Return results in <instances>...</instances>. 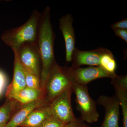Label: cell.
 <instances>
[{"label":"cell","mask_w":127,"mask_h":127,"mask_svg":"<svg viewBox=\"0 0 127 127\" xmlns=\"http://www.w3.org/2000/svg\"></svg>","instance_id":"cell-26"},{"label":"cell","mask_w":127,"mask_h":127,"mask_svg":"<svg viewBox=\"0 0 127 127\" xmlns=\"http://www.w3.org/2000/svg\"><path fill=\"white\" fill-rule=\"evenodd\" d=\"M83 122L81 119L77 118L75 121L66 124L64 127H81L84 124Z\"/></svg>","instance_id":"cell-23"},{"label":"cell","mask_w":127,"mask_h":127,"mask_svg":"<svg viewBox=\"0 0 127 127\" xmlns=\"http://www.w3.org/2000/svg\"><path fill=\"white\" fill-rule=\"evenodd\" d=\"M72 93V88L66 90L57 97L50 104L53 116L65 124L75 121L77 119L73 113L71 103Z\"/></svg>","instance_id":"cell-6"},{"label":"cell","mask_w":127,"mask_h":127,"mask_svg":"<svg viewBox=\"0 0 127 127\" xmlns=\"http://www.w3.org/2000/svg\"><path fill=\"white\" fill-rule=\"evenodd\" d=\"M21 105L14 99L7 98L0 107V126L6 125Z\"/></svg>","instance_id":"cell-16"},{"label":"cell","mask_w":127,"mask_h":127,"mask_svg":"<svg viewBox=\"0 0 127 127\" xmlns=\"http://www.w3.org/2000/svg\"><path fill=\"white\" fill-rule=\"evenodd\" d=\"M66 124L52 115L47 118L39 127H64Z\"/></svg>","instance_id":"cell-19"},{"label":"cell","mask_w":127,"mask_h":127,"mask_svg":"<svg viewBox=\"0 0 127 127\" xmlns=\"http://www.w3.org/2000/svg\"><path fill=\"white\" fill-rule=\"evenodd\" d=\"M108 50L104 48H99L90 51H82L76 47L72 55L71 66L81 67L83 65L99 66L100 58Z\"/></svg>","instance_id":"cell-9"},{"label":"cell","mask_w":127,"mask_h":127,"mask_svg":"<svg viewBox=\"0 0 127 127\" xmlns=\"http://www.w3.org/2000/svg\"><path fill=\"white\" fill-rule=\"evenodd\" d=\"M41 14L37 10H34L23 25L4 32L1 35L3 42L12 50L26 42H36Z\"/></svg>","instance_id":"cell-2"},{"label":"cell","mask_w":127,"mask_h":127,"mask_svg":"<svg viewBox=\"0 0 127 127\" xmlns=\"http://www.w3.org/2000/svg\"><path fill=\"white\" fill-rule=\"evenodd\" d=\"M72 91L76 96V109L80 113L81 119L90 124L97 122L99 117L97 103L90 96L87 86L75 83Z\"/></svg>","instance_id":"cell-4"},{"label":"cell","mask_w":127,"mask_h":127,"mask_svg":"<svg viewBox=\"0 0 127 127\" xmlns=\"http://www.w3.org/2000/svg\"><path fill=\"white\" fill-rule=\"evenodd\" d=\"M44 92L42 89H34L26 87L11 96L13 99L21 104H24L43 98Z\"/></svg>","instance_id":"cell-15"},{"label":"cell","mask_w":127,"mask_h":127,"mask_svg":"<svg viewBox=\"0 0 127 127\" xmlns=\"http://www.w3.org/2000/svg\"><path fill=\"white\" fill-rule=\"evenodd\" d=\"M7 78L5 74L0 70V96L2 95L7 87Z\"/></svg>","instance_id":"cell-20"},{"label":"cell","mask_w":127,"mask_h":127,"mask_svg":"<svg viewBox=\"0 0 127 127\" xmlns=\"http://www.w3.org/2000/svg\"><path fill=\"white\" fill-rule=\"evenodd\" d=\"M111 84L122 108L123 127H127V76L117 74L111 78Z\"/></svg>","instance_id":"cell-11"},{"label":"cell","mask_w":127,"mask_h":127,"mask_svg":"<svg viewBox=\"0 0 127 127\" xmlns=\"http://www.w3.org/2000/svg\"><path fill=\"white\" fill-rule=\"evenodd\" d=\"M97 103L102 106L105 110V117L102 127H119L120 103L116 95L112 96L101 95L98 98Z\"/></svg>","instance_id":"cell-8"},{"label":"cell","mask_w":127,"mask_h":127,"mask_svg":"<svg viewBox=\"0 0 127 127\" xmlns=\"http://www.w3.org/2000/svg\"><path fill=\"white\" fill-rule=\"evenodd\" d=\"M52 115L50 104L43 105L33 110L20 127H39L47 118Z\"/></svg>","instance_id":"cell-14"},{"label":"cell","mask_w":127,"mask_h":127,"mask_svg":"<svg viewBox=\"0 0 127 127\" xmlns=\"http://www.w3.org/2000/svg\"><path fill=\"white\" fill-rule=\"evenodd\" d=\"M81 127H89V126H88V125H86V124H84Z\"/></svg>","instance_id":"cell-24"},{"label":"cell","mask_w":127,"mask_h":127,"mask_svg":"<svg viewBox=\"0 0 127 127\" xmlns=\"http://www.w3.org/2000/svg\"><path fill=\"white\" fill-rule=\"evenodd\" d=\"M111 27L112 29H119L127 30V18H124L122 20L114 23L111 25Z\"/></svg>","instance_id":"cell-21"},{"label":"cell","mask_w":127,"mask_h":127,"mask_svg":"<svg viewBox=\"0 0 127 127\" xmlns=\"http://www.w3.org/2000/svg\"><path fill=\"white\" fill-rule=\"evenodd\" d=\"M5 125H2V126H0V127H5Z\"/></svg>","instance_id":"cell-25"},{"label":"cell","mask_w":127,"mask_h":127,"mask_svg":"<svg viewBox=\"0 0 127 127\" xmlns=\"http://www.w3.org/2000/svg\"><path fill=\"white\" fill-rule=\"evenodd\" d=\"M115 35L120 37L127 43V30L124 29H112Z\"/></svg>","instance_id":"cell-22"},{"label":"cell","mask_w":127,"mask_h":127,"mask_svg":"<svg viewBox=\"0 0 127 127\" xmlns=\"http://www.w3.org/2000/svg\"><path fill=\"white\" fill-rule=\"evenodd\" d=\"M68 67L75 83L86 86L95 79L103 78L111 79L116 74L107 72L100 66H90L87 67Z\"/></svg>","instance_id":"cell-7"},{"label":"cell","mask_w":127,"mask_h":127,"mask_svg":"<svg viewBox=\"0 0 127 127\" xmlns=\"http://www.w3.org/2000/svg\"><path fill=\"white\" fill-rule=\"evenodd\" d=\"M47 104H49L47 103L44 98H42L27 104H21L5 125V127H20L33 110Z\"/></svg>","instance_id":"cell-12"},{"label":"cell","mask_w":127,"mask_h":127,"mask_svg":"<svg viewBox=\"0 0 127 127\" xmlns=\"http://www.w3.org/2000/svg\"><path fill=\"white\" fill-rule=\"evenodd\" d=\"M73 20L71 14L63 16L59 20V29L62 32L65 41L66 49V62L71 61V56L75 48L76 38L73 26Z\"/></svg>","instance_id":"cell-10"},{"label":"cell","mask_w":127,"mask_h":127,"mask_svg":"<svg viewBox=\"0 0 127 127\" xmlns=\"http://www.w3.org/2000/svg\"><path fill=\"white\" fill-rule=\"evenodd\" d=\"M14 54V73L11 83L7 87L6 96L9 98L12 95L26 87L24 70L15 52Z\"/></svg>","instance_id":"cell-13"},{"label":"cell","mask_w":127,"mask_h":127,"mask_svg":"<svg viewBox=\"0 0 127 127\" xmlns=\"http://www.w3.org/2000/svg\"><path fill=\"white\" fill-rule=\"evenodd\" d=\"M12 51L23 67L40 79L41 64L37 42H26Z\"/></svg>","instance_id":"cell-5"},{"label":"cell","mask_w":127,"mask_h":127,"mask_svg":"<svg viewBox=\"0 0 127 127\" xmlns=\"http://www.w3.org/2000/svg\"><path fill=\"white\" fill-rule=\"evenodd\" d=\"M75 82L67 67H62L56 63L50 71L44 87L43 98L50 104L53 100L64 91L72 88Z\"/></svg>","instance_id":"cell-3"},{"label":"cell","mask_w":127,"mask_h":127,"mask_svg":"<svg viewBox=\"0 0 127 127\" xmlns=\"http://www.w3.org/2000/svg\"><path fill=\"white\" fill-rule=\"evenodd\" d=\"M23 67L26 87L34 89H42L41 87L40 78L26 68L23 66Z\"/></svg>","instance_id":"cell-18"},{"label":"cell","mask_w":127,"mask_h":127,"mask_svg":"<svg viewBox=\"0 0 127 127\" xmlns=\"http://www.w3.org/2000/svg\"><path fill=\"white\" fill-rule=\"evenodd\" d=\"M50 11V7L47 6L41 13L36 42L41 57L40 80L43 91L48 74L57 63L54 53L55 34L51 21Z\"/></svg>","instance_id":"cell-1"},{"label":"cell","mask_w":127,"mask_h":127,"mask_svg":"<svg viewBox=\"0 0 127 127\" xmlns=\"http://www.w3.org/2000/svg\"><path fill=\"white\" fill-rule=\"evenodd\" d=\"M105 71L111 74H115L117 65L112 52L109 50L103 53L101 58L100 65Z\"/></svg>","instance_id":"cell-17"}]
</instances>
